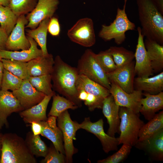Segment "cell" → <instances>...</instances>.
I'll use <instances>...</instances> for the list:
<instances>
[{
  "label": "cell",
  "mask_w": 163,
  "mask_h": 163,
  "mask_svg": "<svg viewBox=\"0 0 163 163\" xmlns=\"http://www.w3.org/2000/svg\"><path fill=\"white\" fill-rule=\"evenodd\" d=\"M53 69L51 73L53 82V88L66 97L78 107L82 102L78 98L76 82L79 75L77 68L65 62L59 55L55 59Z\"/></svg>",
  "instance_id": "6da1fadb"
},
{
  "label": "cell",
  "mask_w": 163,
  "mask_h": 163,
  "mask_svg": "<svg viewBox=\"0 0 163 163\" xmlns=\"http://www.w3.org/2000/svg\"><path fill=\"white\" fill-rule=\"evenodd\" d=\"M142 34L163 45V15L153 0H136Z\"/></svg>",
  "instance_id": "7a4b0ae2"
},
{
  "label": "cell",
  "mask_w": 163,
  "mask_h": 163,
  "mask_svg": "<svg viewBox=\"0 0 163 163\" xmlns=\"http://www.w3.org/2000/svg\"><path fill=\"white\" fill-rule=\"evenodd\" d=\"M0 163H36L35 156L28 147L25 140L17 134H3Z\"/></svg>",
  "instance_id": "3957f363"
},
{
  "label": "cell",
  "mask_w": 163,
  "mask_h": 163,
  "mask_svg": "<svg viewBox=\"0 0 163 163\" xmlns=\"http://www.w3.org/2000/svg\"><path fill=\"white\" fill-rule=\"evenodd\" d=\"M120 107L119 145L123 144L135 146L138 141L140 130L144 123L140 118L139 113L129 108Z\"/></svg>",
  "instance_id": "277c9868"
},
{
  "label": "cell",
  "mask_w": 163,
  "mask_h": 163,
  "mask_svg": "<svg viewBox=\"0 0 163 163\" xmlns=\"http://www.w3.org/2000/svg\"><path fill=\"white\" fill-rule=\"evenodd\" d=\"M127 0H124L122 9L118 8L115 19L109 25L103 24L98 33V36L105 41L114 39L117 45L123 43L126 39V32L129 30H134L135 24L130 21L126 12Z\"/></svg>",
  "instance_id": "5b68a950"
},
{
  "label": "cell",
  "mask_w": 163,
  "mask_h": 163,
  "mask_svg": "<svg viewBox=\"0 0 163 163\" xmlns=\"http://www.w3.org/2000/svg\"><path fill=\"white\" fill-rule=\"evenodd\" d=\"M77 68L79 75L86 76L110 90L111 83L107 73L92 50L87 49L85 50L78 61Z\"/></svg>",
  "instance_id": "8992f818"
},
{
  "label": "cell",
  "mask_w": 163,
  "mask_h": 163,
  "mask_svg": "<svg viewBox=\"0 0 163 163\" xmlns=\"http://www.w3.org/2000/svg\"><path fill=\"white\" fill-rule=\"evenodd\" d=\"M58 126L63 136L66 162H72V156L77 151L73 144L76 133L79 129V124L71 119L67 110L61 113L57 118Z\"/></svg>",
  "instance_id": "52a82bcc"
},
{
  "label": "cell",
  "mask_w": 163,
  "mask_h": 163,
  "mask_svg": "<svg viewBox=\"0 0 163 163\" xmlns=\"http://www.w3.org/2000/svg\"><path fill=\"white\" fill-rule=\"evenodd\" d=\"M72 42L85 47L93 46L96 41L94 23L90 18L79 19L67 33Z\"/></svg>",
  "instance_id": "ba28073f"
},
{
  "label": "cell",
  "mask_w": 163,
  "mask_h": 163,
  "mask_svg": "<svg viewBox=\"0 0 163 163\" xmlns=\"http://www.w3.org/2000/svg\"><path fill=\"white\" fill-rule=\"evenodd\" d=\"M79 129H84L96 136L100 140L105 153H107L117 149L119 145L118 138L112 137L105 133L102 119L92 122L89 117H86L81 123L79 124Z\"/></svg>",
  "instance_id": "9c48e42d"
},
{
  "label": "cell",
  "mask_w": 163,
  "mask_h": 163,
  "mask_svg": "<svg viewBox=\"0 0 163 163\" xmlns=\"http://www.w3.org/2000/svg\"><path fill=\"white\" fill-rule=\"evenodd\" d=\"M59 0H38L34 10L26 16L28 23L25 28L34 29L46 18H52L58 8Z\"/></svg>",
  "instance_id": "30bf717a"
},
{
  "label": "cell",
  "mask_w": 163,
  "mask_h": 163,
  "mask_svg": "<svg viewBox=\"0 0 163 163\" xmlns=\"http://www.w3.org/2000/svg\"><path fill=\"white\" fill-rule=\"evenodd\" d=\"M110 94L112 95L116 104L120 107L129 108L137 113H139L141 108V99L142 92L134 90L128 93L113 82H111Z\"/></svg>",
  "instance_id": "8fae6325"
},
{
  "label": "cell",
  "mask_w": 163,
  "mask_h": 163,
  "mask_svg": "<svg viewBox=\"0 0 163 163\" xmlns=\"http://www.w3.org/2000/svg\"><path fill=\"white\" fill-rule=\"evenodd\" d=\"M28 23L25 15L18 17L16 24L7 39L6 50L15 51L29 48L30 43L25 33V26Z\"/></svg>",
  "instance_id": "7c38bea8"
},
{
  "label": "cell",
  "mask_w": 163,
  "mask_h": 163,
  "mask_svg": "<svg viewBox=\"0 0 163 163\" xmlns=\"http://www.w3.org/2000/svg\"><path fill=\"white\" fill-rule=\"evenodd\" d=\"M138 38L136 52L134 53V70L136 75L139 77H148L153 74L151 62L144 44V37L142 34L141 28H137Z\"/></svg>",
  "instance_id": "4fadbf2b"
},
{
  "label": "cell",
  "mask_w": 163,
  "mask_h": 163,
  "mask_svg": "<svg viewBox=\"0 0 163 163\" xmlns=\"http://www.w3.org/2000/svg\"><path fill=\"white\" fill-rule=\"evenodd\" d=\"M135 62H131L117 69L114 71L107 73L110 82L116 83L124 91L130 93L134 91V80L135 73Z\"/></svg>",
  "instance_id": "5bb4252c"
},
{
  "label": "cell",
  "mask_w": 163,
  "mask_h": 163,
  "mask_svg": "<svg viewBox=\"0 0 163 163\" xmlns=\"http://www.w3.org/2000/svg\"><path fill=\"white\" fill-rule=\"evenodd\" d=\"M12 92L24 110L39 103L46 95L34 88L28 79L24 80L19 88Z\"/></svg>",
  "instance_id": "9a60e30c"
},
{
  "label": "cell",
  "mask_w": 163,
  "mask_h": 163,
  "mask_svg": "<svg viewBox=\"0 0 163 163\" xmlns=\"http://www.w3.org/2000/svg\"><path fill=\"white\" fill-rule=\"evenodd\" d=\"M24 110L12 92L0 90V131L9 126L8 117L12 113Z\"/></svg>",
  "instance_id": "2e32d148"
},
{
  "label": "cell",
  "mask_w": 163,
  "mask_h": 163,
  "mask_svg": "<svg viewBox=\"0 0 163 163\" xmlns=\"http://www.w3.org/2000/svg\"><path fill=\"white\" fill-rule=\"evenodd\" d=\"M120 107L116 104L113 96L110 94L103 101L102 112L109 125L107 134L112 137H114L116 133L120 134Z\"/></svg>",
  "instance_id": "e0dca14e"
},
{
  "label": "cell",
  "mask_w": 163,
  "mask_h": 163,
  "mask_svg": "<svg viewBox=\"0 0 163 163\" xmlns=\"http://www.w3.org/2000/svg\"><path fill=\"white\" fill-rule=\"evenodd\" d=\"M145 152L154 160L163 159V129L151 137L138 142L135 146Z\"/></svg>",
  "instance_id": "ac0fdd59"
},
{
  "label": "cell",
  "mask_w": 163,
  "mask_h": 163,
  "mask_svg": "<svg viewBox=\"0 0 163 163\" xmlns=\"http://www.w3.org/2000/svg\"><path fill=\"white\" fill-rule=\"evenodd\" d=\"M30 44L29 48L20 51L0 50V56L2 59L15 60L24 62L43 55L41 49L37 47L38 44L32 38L27 36Z\"/></svg>",
  "instance_id": "d6986e66"
},
{
  "label": "cell",
  "mask_w": 163,
  "mask_h": 163,
  "mask_svg": "<svg viewBox=\"0 0 163 163\" xmlns=\"http://www.w3.org/2000/svg\"><path fill=\"white\" fill-rule=\"evenodd\" d=\"M55 93L54 91L51 94L45 95L43 99L39 103L28 109L21 111L20 117L24 122L31 124L33 122L46 121L47 108L51 97Z\"/></svg>",
  "instance_id": "ffe728a7"
},
{
  "label": "cell",
  "mask_w": 163,
  "mask_h": 163,
  "mask_svg": "<svg viewBox=\"0 0 163 163\" xmlns=\"http://www.w3.org/2000/svg\"><path fill=\"white\" fill-rule=\"evenodd\" d=\"M134 85L135 90L152 94H157L163 91V72L151 77L135 78Z\"/></svg>",
  "instance_id": "44dd1931"
},
{
  "label": "cell",
  "mask_w": 163,
  "mask_h": 163,
  "mask_svg": "<svg viewBox=\"0 0 163 163\" xmlns=\"http://www.w3.org/2000/svg\"><path fill=\"white\" fill-rule=\"evenodd\" d=\"M145 96L141 99V108L139 113L148 120L152 118L156 113L163 108V92L152 94L143 93Z\"/></svg>",
  "instance_id": "7402d4cb"
},
{
  "label": "cell",
  "mask_w": 163,
  "mask_h": 163,
  "mask_svg": "<svg viewBox=\"0 0 163 163\" xmlns=\"http://www.w3.org/2000/svg\"><path fill=\"white\" fill-rule=\"evenodd\" d=\"M54 60L53 55L49 54L33 59L27 62V70L30 76L51 74Z\"/></svg>",
  "instance_id": "603a6c76"
},
{
  "label": "cell",
  "mask_w": 163,
  "mask_h": 163,
  "mask_svg": "<svg viewBox=\"0 0 163 163\" xmlns=\"http://www.w3.org/2000/svg\"><path fill=\"white\" fill-rule=\"evenodd\" d=\"M144 44L153 72H162L163 69V45L146 38L144 41Z\"/></svg>",
  "instance_id": "cb8c5ba5"
},
{
  "label": "cell",
  "mask_w": 163,
  "mask_h": 163,
  "mask_svg": "<svg viewBox=\"0 0 163 163\" xmlns=\"http://www.w3.org/2000/svg\"><path fill=\"white\" fill-rule=\"evenodd\" d=\"M78 90H83L87 93L104 99L110 94L109 90L86 76L78 75L76 82Z\"/></svg>",
  "instance_id": "d4e9b609"
},
{
  "label": "cell",
  "mask_w": 163,
  "mask_h": 163,
  "mask_svg": "<svg viewBox=\"0 0 163 163\" xmlns=\"http://www.w3.org/2000/svg\"><path fill=\"white\" fill-rule=\"evenodd\" d=\"M50 18H46L42 21L38 26L34 29H27V36L33 38L40 47L43 56L48 53L46 47L48 27Z\"/></svg>",
  "instance_id": "484cf974"
},
{
  "label": "cell",
  "mask_w": 163,
  "mask_h": 163,
  "mask_svg": "<svg viewBox=\"0 0 163 163\" xmlns=\"http://www.w3.org/2000/svg\"><path fill=\"white\" fill-rule=\"evenodd\" d=\"M37 122L41 125L42 127L40 135L50 140L56 149L65 155L62 134L58 127L57 126H50L46 121Z\"/></svg>",
  "instance_id": "4316f807"
},
{
  "label": "cell",
  "mask_w": 163,
  "mask_h": 163,
  "mask_svg": "<svg viewBox=\"0 0 163 163\" xmlns=\"http://www.w3.org/2000/svg\"><path fill=\"white\" fill-rule=\"evenodd\" d=\"M163 129V111H160L146 124H144L140 130L138 142L145 140L152 136Z\"/></svg>",
  "instance_id": "83f0119b"
},
{
  "label": "cell",
  "mask_w": 163,
  "mask_h": 163,
  "mask_svg": "<svg viewBox=\"0 0 163 163\" xmlns=\"http://www.w3.org/2000/svg\"><path fill=\"white\" fill-rule=\"evenodd\" d=\"M39 135H34L32 132H28L25 140L30 150L34 156L45 157L48 153L49 148Z\"/></svg>",
  "instance_id": "f1b7e54d"
},
{
  "label": "cell",
  "mask_w": 163,
  "mask_h": 163,
  "mask_svg": "<svg viewBox=\"0 0 163 163\" xmlns=\"http://www.w3.org/2000/svg\"><path fill=\"white\" fill-rule=\"evenodd\" d=\"M108 50L117 68L131 62L135 58L134 53L133 51L122 46H111Z\"/></svg>",
  "instance_id": "f546056e"
},
{
  "label": "cell",
  "mask_w": 163,
  "mask_h": 163,
  "mask_svg": "<svg viewBox=\"0 0 163 163\" xmlns=\"http://www.w3.org/2000/svg\"><path fill=\"white\" fill-rule=\"evenodd\" d=\"M18 17L8 6L0 5V27L8 36L16 25Z\"/></svg>",
  "instance_id": "4dcf8cb0"
},
{
  "label": "cell",
  "mask_w": 163,
  "mask_h": 163,
  "mask_svg": "<svg viewBox=\"0 0 163 163\" xmlns=\"http://www.w3.org/2000/svg\"><path fill=\"white\" fill-rule=\"evenodd\" d=\"M53 101L52 107L48 116L57 117L61 113L68 109L75 110L78 108L70 100L56 94L55 93L53 96Z\"/></svg>",
  "instance_id": "1f68e13d"
},
{
  "label": "cell",
  "mask_w": 163,
  "mask_h": 163,
  "mask_svg": "<svg viewBox=\"0 0 163 163\" xmlns=\"http://www.w3.org/2000/svg\"><path fill=\"white\" fill-rule=\"evenodd\" d=\"M4 68L23 80L28 79L30 76L27 70V62L2 59Z\"/></svg>",
  "instance_id": "d6a6232c"
},
{
  "label": "cell",
  "mask_w": 163,
  "mask_h": 163,
  "mask_svg": "<svg viewBox=\"0 0 163 163\" xmlns=\"http://www.w3.org/2000/svg\"><path fill=\"white\" fill-rule=\"evenodd\" d=\"M28 80L31 85L37 91L46 95H49L55 91L52 90L50 74L36 76H30Z\"/></svg>",
  "instance_id": "836d02e7"
},
{
  "label": "cell",
  "mask_w": 163,
  "mask_h": 163,
  "mask_svg": "<svg viewBox=\"0 0 163 163\" xmlns=\"http://www.w3.org/2000/svg\"><path fill=\"white\" fill-rule=\"evenodd\" d=\"M38 0H10L8 7L18 17L31 12Z\"/></svg>",
  "instance_id": "e575fe53"
},
{
  "label": "cell",
  "mask_w": 163,
  "mask_h": 163,
  "mask_svg": "<svg viewBox=\"0 0 163 163\" xmlns=\"http://www.w3.org/2000/svg\"><path fill=\"white\" fill-rule=\"evenodd\" d=\"M23 80L4 68L1 90L13 91L21 87Z\"/></svg>",
  "instance_id": "d590c367"
},
{
  "label": "cell",
  "mask_w": 163,
  "mask_h": 163,
  "mask_svg": "<svg viewBox=\"0 0 163 163\" xmlns=\"http://www.w3.org/2000/svg\"><path fill=\"white\" fill-rule=\"evenodd\" d=\"M96 56L99 63L106 73L112 72L117 69L113 57L108 49L96 54Z\"/></svg>",
  "instance_id": "8d00e7d4"
},
{
  "label": "cell",
  "mask_w": 163,
  "mask_h": 163,
  "mask_svg": "<svg viewBox=\"0 0 163 163\" xmlns=\"http://www.w3.org/2000/svg\"><path fill=\"white\" fill-rule=\"evenodd\" d=\"M132 146L123 144L117 152L106 158L97 161L98 163H119L124 160L129 154Z\"/></svg>",
  "instance_id": "74e56055"
},
{
  "label": "cell",
  "mask_w": 163,
  "mask_h": 163,
  "mask_svg": "<svg viewBox=\"0 0 163 163\" xmlns=\"http://www.w3.org/2000/svg\"><path fill=\"white\" fill-rule=\"evenodd\" d=\"M65 155L59 152L55 148L53 145L49 148L47 154L44 158L42 160L41 163H64L66 162Z\"/></svg>",
  "instance_id": "f35d334b"
},
{
  "label": "cell",
  "mask_w": 163,
  "mask_h": 163,
  "mask_svg": "<svg viewBox=\"0 0 163 163\" xmlns=\"http://www.w3.org/2000/svg\"><path fill=\"white\" fill-rule=\"evenodd\" d=\"M87 94V97L84 101V104L90 111H92L96 108L102 109L103 101L104 99L88 93Z\"/></svg>",
  "instance_id": "ab89813d"
},
{
  "label": "cell",
  "mask_w": 163,
  "mask_h": 163,
  "mask_svg": "<svg viewBox=\"0 0 163 163\" xmlns=\"http://www.w3.org/2000/svg\"><path fill=\"white\" fill-rule=\"evenodd\" d=\"M48 31L53 36H57L59 35L60 27L57 18L52 17L50 19L48 27Z\"/></svg>",
  "instance_id": "60d3db41"
},
{
  "label": "cell",
  "mask_w": 163,
  "mask_h": 163,
  "mask_svg": "<svg viewBox=\"0 0 163 163\" xmlns=\"http://www.w3.org/2000/svg\"><path fill=\"white\" fill-rule=\"evenodd\" d=\"M8 37L0 26V50H6V43Z\"/></svg>",
  "instance_id": "b9f144b4"
},
{
  "label": "cell",
  "mask_w": 163,
  "mask_h": 163,
  "mask_svg": "<svg viewBox=\"0 0 163 163\" xmlns=\"http://www.w3.org/2000/svg\"><path fill=\"white\" fill-rule=\"evenodd\" d=\"M31 124L32 132L33 134L34 135L40 134L42 130L41 125L37 122H33Z\"/></svg>",
  "instance_id": "7bdbcfd3"
},
{
  "label": "cell",
  "mask_w": 163,
  "mask_h": 163,
  "mask_svg": "<svg viewBox=\"0 0 163 163\" xmlns=\"http://www.w3.org/2000/svg\"><path fill=\"white\" fill-rule=\"evenodd\" d=\"M160 12L163 15V0H153Z\"/></svg>",
  "instance_id": "ee69618b"
},
{
  "label": "cell",
  "mask_w": 163,
  "mask_h": 163,
  "mask_svg": "<svg viewBox=\"0 0 163 163\" xmlns=\"http://www.w3.org/2000/svg\"><path fill=\"white\" fill-rule=\"evenodd\" d=\"M3 69L2 63L1 61H0V90L1 89Z\"/></svg>",
  "instance_id": "f6af8a7d"
},
{
  "label": "cell",
  "mask_w": 163,
  "mask_h": 163,
  "mask_svg": "<svg viewBox=\"0 0 163 163\" xmlns=\"http://www.w3.org/2000/svg\"><path fill=\"white\" fill-rule=\"evenodd\" d=\"M10 0H0V5L8 6Z\"/></svg>",
  "instance_id": "bcb514c9"
},
{
  "label": "cell",
  "mask_w": 163,
  "mask_h": 163,
  "mask_svg": "<svg viewBox=\"0 0 163 163\" xmlns=\"http://www.w3.org/2000/svg\"><path fill=\"white\" fill-rule=\"evenodd\" d=\"M3 134L0 133V160L1 156V150L2 147V139Z\"/></svg>",
  "instance_id": "7dc6e473"
},
{
  "label": "cell",
  "mask_w": 163,
  "mask_h": 163,
  "mask_svg": "<svg viewBox=\"0 0 163 163\" xmlns=\"http://www.w3.org/2000/svg\"><path fill=\"white\" fill-rule=\"evenodd\" d=\"M2 58H1L0 56V61H1V59H2Z\"/></svg>",
  "instance_id": "c3c4849f"
}]
</instances>
